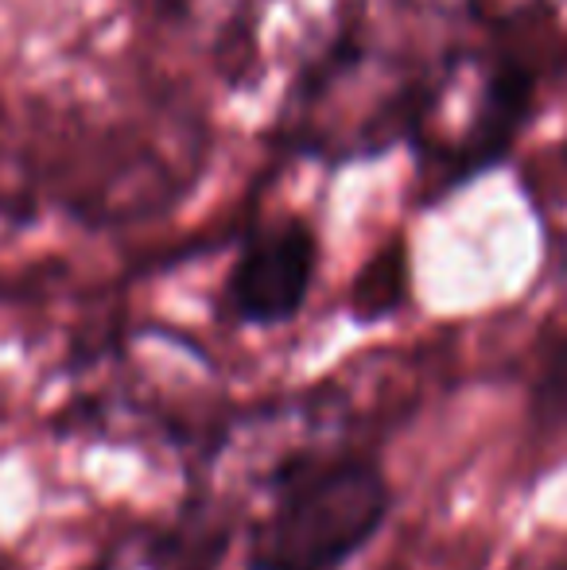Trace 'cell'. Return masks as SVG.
I'll use <instances>...</instances> for the list:
<instances>
[{
  "label": "cell",
  "mask_w": 567,
  "mask_h": 570,
  "mask_svg": "<svg viewBox=\"0 0 567 570\" xmlns=\"http://www.w3.org/2000/svg\"><path fill=\"white\" fill-rule=\"evenodd\" d=\"M389 512L378 465L339 458L287 473L281 501L253 540V570H334L365 548Z\"/></svg>",
  "instance_id": "cell-1"
},
{
  "label": "cell",
  "mask_w": 567,
  "mask_h": 570,
  "mask_svg": "<svg viewBox=\"0 0 567 570\" xmlns=\"http://www.w3.org/2000/svg\"><path fill=\"white\" fill-rule=\"evenodd\" d=\"M315 261V233L303 222H276L257 229L237 253L226 279V299L234 315L253 326L292 323L307 303Z\"/></svg>",
  "instance_id": "cell-2"
},
{
  "label": "cell",
  "mask_w": 567,
  "mask_h": 570,
  "mask_svg": "<svg viewBox=\"0 0 567 570\" xmlns=\"http://www.w3.org/2000/svg\"><path fill=\"white\" fill-rule=\"evenodd\" d=\"M404 299V261L401 253H385L370 264V268L358 276V287H354V315L358 318H381L389 315L393 307H401Z\"/></svg>",
  "instance_id": "cell-3"
}]
</instances>
